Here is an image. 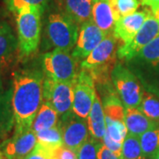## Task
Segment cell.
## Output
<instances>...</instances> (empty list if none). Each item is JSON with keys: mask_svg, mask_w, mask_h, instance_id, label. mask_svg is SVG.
I'll use <instances>...</instances> for the list:
<instances>
[{"mask_svg": "<svg viewBox=\"0 0 159 159\" xmlns=\"http://www.w3.org/2000/svg\"><path fill=\"white\" fill-rule=\"evenodd\" d=\"M43 75L35 69H23L12 74L11 102L14 133L32 128L34 118L43 102Z\"/></svg>", "mask_w": 159, "mask_h": 159, "instance_id": "6da1fadb", "label": "cell"}, {"mask_svg": "<svg viewBox=\"0 0 159 159\" xmlns=\"http://www.w3.org/2000/svg\"><path fill=\"white\" fill-rule=\"evenodd\" d=\"M117 38L107 34L102 42L80 63V69L89 73L95 82L110 87L111 73L116 66Z\"/></svg>", "mask_w": 159, "mask_h": 159, "instance_id": "7a4b0ae2", "label": "cell"}, {"mask_svg": "<svg viewBox=\"0 0 159 159\" xmlns=\"http://www.w3.org/2000/svg\"><path fill=\"white\" fill-rule=\"evenodd\" d=\"M43 12L39 8L27 7L16 14L18 48L20 53L24 57H29L38 50Z\"/></svg>", "mask_w": 159, "mask_h": 159, "instance_id": "3957f363", "label": "cell"}, {"mask_svg": "<svg viewBox=\"0 0 159 159\" xmlns=\"http://www.w3.org/2000/svg\"><path fill=\"white\" fill-rule=\"evenodd\" d=\"M46 34L55 49L70 51L77 42L79 25L62 12H53L48 16Z\"/></svg>", "mask_w": 159, "mask_h": 159, "instance_id": "277c9868", "label": "cell"}, {"mask_svg": "<svg viewBox=\"0 0 159 159\" xmlns=\"http://www.w3.org/2000/svg\"><path fill=\"white\" fill-rule=\"evenodd\" d=\"M78 60L69 51L54 49L43 57V69L46 77L61 82H75L78 72Z\"/></svg>", "mask_w": 159, "mask_h": 159, "instance_id": "5b68a950", "label": "cell"}, {"mask_svg": "<svg viewBox=\"0 0 159 159\" xmlns=\"http://www.w3.org/2000/svg\"><path fill=\"white\" fill-rule=\"evenodd\" d=\"M111 81L125 108L140 106L143 97L142 89L135 75L129 69L120 63L116 64L111 73Z\"/></svg>", "mask_w": 159, "mask_h": 159, "instance_id": "8992f818", "label": "cell"}, {"mask_svg": "<svg viewBox=\"0 0 159 159\" xmlns=\"http://www.w3.org/2000/svg\"><path fill=\"white\" fill-rule=\"evenodd\" d=\"M74 82L56 81L46 77L43 85V102L50 103L60 117L73 111Z\"/></svg>", "mask_w": 159, "mask_h": 159, "instance_id": "52a82bcc", "label": "cell"}, {"mask_svg": "<svg viewBox=\"0 0 159 159\" xmlns=\"http://www.w3.org/2000/svg\"><path fill=\"white\" fill-rule=\"evenodd\" d=\"M97 95L95 80L89 73L80 69L74 84L73 112L87 119Z\"/></svg>", "mask_w": 159, "mask_h": 159, "instance_id": "ba28073f", "label": "cell"}, {"mask_svg": "<svg viewBox=\"0 0 159 159\" xmlns=\"http://www.w3.org/2000/svg\"><path fill=\"white\" fill-rule=\"evenodd\" d=\"M57 125L62 134L63 145L75 152L89 137L88 122L73 111L60 117Z\"/></svg>", "mask_w": 159, "mask_h": 159, "instance_id": "9c48e42d", "label": "cell"}, {"mask_svg": "<svg viewBox=\"0 0 159 159\" xmlns=\"http://www.w3.org/2000/svg\"><path fill=\"white\" fill-rule=\"evenodd\" d=\"M159 34V20L151 12L144 21L142 28L128 44L119 47L117 55L121 59L132 60L143 47Z\"/></svg>", "mask_w": 159, "mask_h": 159, "instance_id": "30bf717a", "label": "cell"}, {"mask_svg": "<svg viewBox=\"0 0 159 159\" xmlns=\"http://www.w3.org/2000/svg\"><path fill=\"white\" fill-rule=\"evenodd\" d=\"M105 36L106 34L97 27L93 20L81 24L77 42L73 49V57L77 60L86 58Z\"/></svg>", "mask_w": 159, "mask_h": 159, "instance_id": "8fae6325", "label": "cell"}, {"mask_svg": "<svg viewBox=\"0 0 159 159\" xmlns=\"http://www.w3.org/2000/svg\"><path fill=\"white\" fill-rule=\"evenodd\" d=\"M37 143L33 129L14 133L11 139L1 144V149L6 159H24L32 152Z\"/></svg>", "mask_w": 159, "mask_h": 159, "instance_id": "7c38bea8", "label": "cell"}, {"mask_svg": "<svg viewBox=\"0 0 159 159\" xmlns=\"http://www.w3.org/2000/svg\"><path fill=\"white\" fill-rule=\"evenodd\" d=\"M151 12L152 11L149 9H144L143 11H136L132 14L119 19L115 22L114 36L117 39H120L123 45L128 44L134 39Z\"/></svg>", "mask_w": 159, "mask_h": 159, "instance_id": "4fadbf2b", "label": "cell"}, {"mask_svg": "<svg viewBox=\"0 0 159 159\" xmlns=\"http://www.w3.org/2000/svg\"><path fill=\"white\" fill-rule=\"evenodd\" d=\"M62 13L68 16L78 25L92 20L94 0H56Z\"/></svg>", "mask_w": 159, "mask_h": 159, "instance_id": "5bb4252c", "label": "cell"}, {"mask_svg": "<svg viewBox=\"0 0 159 159\" xmlns=\"http://www.w3.org/2000/svg\"><path fill=\"white\" fill-rule=\"evenodd\" d=\"M124 120L128 134L138 137L157 125V123L148 119L140 109L135 107L125 108Z\"/></svg>", "mask_w": 159, "mask_h": 159, "instance_id": "9a60e30c", "label": "cell"}, {"mask_svg": "<svg viewBox=\"0 0 159 159\" xmlns=\"http://www.w3.org/2000/svg\"><path fill=\"white\" fill-rule=\"evenodd\" d=\"M92 20L106 35L113 34L115 19L109 0H94Z\"/></svg>", "mask_w": 159, "mask_h": 159, "instance_id": "2e32d148", "label": "cell"}, {"mask_svg": "<svg viewBox=\"0 0 159 159\" xmlns=\"http://www.w3.org/2000/svg\"><path fill=\"white\" fill-rule=\"evenodd\" d=\"M87 119L90 136L98 141L102 140L106 133V122L101 98L98 97L97 93Z\"/></svg>", "mask_w": 159, "mask_h": 159, "instance_id": "e0dca14e", "label": "cell"}, {"mask_svg": "<svg viewBox=\"0 0 159 159\" xmlns=\"http://www.w3.org/2000/svg\"><path fill=\"white\" fill-rule=\"evenodd\" d=\"M14 126V117L11 102V91H0V139H5Z\"/></svg>", "mask_w": 159, "mask_h": 159, "instance_id": "ac0fdd59", "label": "cell"}, {"mask_svg": "<svg viewBox=\"0 0 159 159\" xmlns=\"http://www.w3.org/2000/svg\"><path fill=\"white\" fill-rule=\"evenodd\" d=\"M58 113L50 103L43 102L34 118L32 129L34 133L49 129L58 124Z\"/></svg>", "mask_w": 159, "mask_h": 159, "instance_id": "d6986e66", "label": "cell"}, {"mask_svg": "<svg viewBox=\"0 0 159 159\" xmlns=\"http://www.w3.org/2000/svg\"><path fill=\"white\" fill-rule=\"evenodd\" d=\"M18 40L12 33L11 27L6 22L0 23V64L6 62L15 53Z\"/></svg>", "mask_w": 159, "mask_h": 159, "instance_id": "ffe728a7", "label": "cell"}, {"mask_svg": "<svg viewBox=\"0 0 159 159\" xmlns=\"http://www.w3.org/2000/svg\"><path fill=\"white\" fill-rule=\"evenodd\" d=\"M37 143L51 151L63 146V138L61 130L58 125L49 129L35 133Z\"/></svg>", "mask_w": 159, "mask_h": 159, "instance_id": "44dd1931", "label": "cell"}, {"mask_svg": "<svg viewBox=\"0 0 159 159\" xmlns=\"http://www.w3.org/2000/svg\"><path fill=\"white\" fill-rule=\"evenodd\" d=\"M133 59L153 67H159V34L143 47Z\"/></svg>", "mask_w": 159, "mask_h": 159, "instance_id": "7402d4cb", "label": "cell"}, {"mask_svg": "<svg viewBox=\"0 0 159 159\" xmlns=\"http://www.w3.org/2000/svg\"><path fill=\"white\" fill-rule=\"evenodd\" d=\"M139 139L145 157L151 158L159 149V124L146 131Z\"/></svg>", "mask_w": 159, "mask_h": 159, "instance_id": "603a6c76", "label": "cell"}, {"mask_svg": "<svg viewBox=\"0 0 159 159\" xmlns=\"http://www.w3.org/2000/svg\"><path fill=\"white\" fill-rule=\"evenodd\" d=\"M123 159H147L142 151L139 137L127 134L122 144Z\"/></svg>", "mask_w": 159, "mask_h": 159, "instance_id": "cb8c5ba5", "label": "cell"}, {"mask_svg": "<svg viewBox=\"0 0 159 159\" xmlns=\"http://www.w3.org/2000/svg\"><path fill=\"white\" fill-rule=\"evenodd\" d=\"M115 22L119 19L135 12L140 6L138 0H109Z\"/></svg>", "mask_w": 159, "mask_h": 159, "instance_id": "d4e9b609", "label": "cell"}, {"mask_svg": "<svg viewBox=\"0 0 159 159\" xmlns=\"http://www.w3.org/2000/svg\"><path fill=\"white\" fill-rule=\"evenodd\" d=\"M138 108L148 119L159 124V100L155 96L144 93L142 102Z\"/></svg>", "mask_w": 159, "mask_h": 159, "instance_id": "484cf974", "label": "cell"}, {"mask_svg": "<svg viewBox=\"0 0 159 159\" xmlns=\"http://www.w3.org/2000/svg\"><path fill=\"white\" fill-rule=\"evenodd\" d=\"M49 0H5L8 10L17 14L27 7H36L44 11Z\"/></svg>", "mask_w": 159, "mask_h": 159, "instance_id": "4316f807", "label": "cell"}, {"mask_svg": "<svg viewBox=\"0 0 159 159\" xmlns=\"http://www.w3.org/2000/svg\"><path fill=\"white\" fill-rule=\"evenodd\" d=\"M102 143L93 137H89L77 151L78 159H98V150Z\"/></svg>", "mask_w": 159, "mask_h": 159, "instance_id": "83f0119b", "label": "cell"}, {"mask_svg": "<svg viewBox=\"0 0 159 159\" xmlns=\"http://www.w3.org/2000/svg\"><path fill=\"white\" fill-rule=\"evenodd\" d=\"M106 133L113 141L123 143L128 132L125 126V121H111L106 120Z\"/></svg>", "mask_w": 159, "mask_h": 159, "instance_id": "f1b7e54d", "label": "cell"}, {"mask_svg": "<svg viewBox=\"0 0 159 159\" xmlns=\"http://www.w3.org/2000/svg\"><path fill=\"white\" fill-rule=\"evenodd\" d=\"M24 159H55L53 156V151L43 148L40 144L36 143L32 152L28 155Z\"/></svg>", "mask_w": 159, "mask_h": 159, "instance_id": "f546056e", "label": "cell"}, {"mask_svg": "<svg viewBox=\"0 0 159 159\" xmlns=\"http://www.w3.org/2000/svg\"><path fill=\"white\" fill-rule=\"evenodd\" d=\"M55 159H78L77 152L71 148H66L64 145L53 151Z\"/></svg>", "mask_w": 159, "mask_h": 159, "instance_id": "4dcf8cb0", "label": "cell"}, {"mask_svg": "<svg viewBox=\"0 0 159 159\" xmlns=\"http://www.w3.org/2000/svg\"><path fill=\"white\" fill-rule=\"evenodd\" d=\"M102 144L116 155L122 157V144L123 143H119V142L113 141L111 137L109 136L107 133H105L104 136L102 138Z\"/></svg>", "mask_w": 159, "mask_h": 159, "instance_id": "1f68e13d", "label": "cell"}, {"mask_svg": "<svg viewBox=\"0 0 159 159\" xmlns=\"http://www.w3.org/2000/svg\"><path fill=\"white\" fill-rule=\"evenodd\" d=\"M97 157L98 159H123L121 156L116 155L111 150H110L107 147H105L103 144L101 145L98 150Z\"/></svg>", "mask_w": 159, "mask_h": 159, "instance_id": "d6a6232c", "label": "cell"}, {"mask_svg": "<svg viewBox=\"0 0 159 159\" xmlns=\"http://www.w3.org/2000/svg\"><path fill=\"white\" fill-rule=\"evenodd\" d=\"M142 6H147L149 10L155 13L159 10V0H138Z\"/></svg>", "mask_w": 159, "mask_h": 159, "instance_id": "836d02e7", "label": "cell"}, {"mask_svg": "<svg viewBox=\"0 0 159 159\" xmlns=\"http://www.w3.org/2000/svg\"><path fill=\"white\" fill-rule=\"evenodd\" d=\"M151 159H159V149L157 151V153L155 154L153 157H151Z\"/></svg>", "mask_w": 159, "mask_h": 159, "instance_id": "e575fe53", "label": "cell"}, {"mask_svg": "<svg viewBox=\"0 0 159 159\" xmlns=\"http://www.w3.org/2000/svg\"><path fill=\"white\" fill-rule=\"evenodd\" d=\"M0 159H5V157H4L3 152H2V149H1V145H0Z\"/></svg>", "mask_w": 159, "mask_h": 159, "instance_id": "d590c367", "label": "cell"}, {"mask_svg": "<svg viewBox=\"0 0 159 159\" xmlns=\"http://www.w3.org/2000/svg\"><path fill=\"white\" fill-rule=\"evenodd\" d=\"M154 15H155V16H156V17L157 18V19H159V10L157 11H156V12H155V13H153Z\"/></svg>", "mask_w": 159, "mask_h": 159, "instance_id": "8d00e7d4", "label": "cell"}, {"mask_svg": "<svg viewBox=\"0 0 159 159\" xmlns=\"http://www.w3.org/2000/svg\"><path fill=\"white\" fill-rule=\"evenodd\" d=\"M157 20H159V19H157Z\"/></svg>", "mask_w": 159, "mask_h": 159, "instance_id": "74e56055", "label": "cell"}]
</instances>
